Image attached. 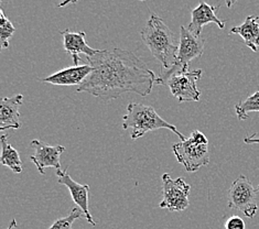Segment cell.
Listing matches in <instances>:
<instances>
[{"instance_id":"23","label":"cell","mask_w":259,"mask_h":229,"mask_svg":"<svg viewBox=\"0 0 259 229\" xmlns=\"http://www.w3.org/2000/svg\"><path fill=\"white\" fill-rule=\"evenodd\" d=\"M237 2V0H225V3H226V6H227V8H231L232 6L235 4Z\"/></svg>"},{"instance_id":"9","label":"cell","mask_w":259,"mask_h":229,"mask_svg":"<svg viewBox=\"0 0 259 229\" xmlns=\"http://www.w3.org/2000/svg\"><path fill=\"white\" fill-rule=\"evenodd\" d=\"M30 147L32 148L34 152L30 159L41 174H45L47 168H55L57 170L62 169L60 159L65 151L63 146H50L38 139H34L30 144Z\"/></svg>"},{"instance_id":"8","label":"cell","mask_w":259,"mask_h":229,"mask_svg":"<svg viewBox=\"0 0 259 229\" xmlns=\"http://www.w3.org/2000/svg\"><path fill=\"white\" fill-rule=\"evenodd\" d=\"M202 74V70L176 73L165 80L164 85L168 86L171 94L180 103L199 102L201 91L197 89L196 83Z\"/></svg>"},{"instance_id":"19","label":"cell","mask_w":259,"mask_h":229,"mask_svg":"<svg viewBox=\"0 0 259 229\" xmlns=\"http://www.w3.org/2000/svg\"><path fill=\"white\" fill-rule=\"evenodd\" d=\"M0 38H2L3 49L9 48V40L15 32V27L12 22L5 16L4 10H0Z\"/></svg>"},{"instance_id":"13","label":"cell","mask_w":259,"mask_h":229,"mask_svg":"<svg viewBox=\"0 0 259 229\" xmlns=\"http://www.w3.org/2000/svg\"><path fill=\"white\" fill-rule=\"evenodd\" d=\"M23 96L21 94L14 97H3L0 101V130L14 129L21 127L19 107L22 105Z\"/></svg>"},{"instance_id":"14","label":"cell","mask_w":259,"mask_h":229,"mask_svg":"<svg viewBox=\"0 0 259 229\" xmlns=\"http://www.w3.org/2000/svg\"><path fill=\"white\" fill-rule=\"evenodd\" d=\"M93 71V67L90 64H83L61 70L57 73L52 74L49 77L43 79L45 83L53 84V85H62V86H73L81 85L85 78L88 77Z\"/></svg>"},{"instance_id":"5","label":"cell","mask_w":259,"mask_h":229,"mask_svg":"<svg viewBox=\"0 0 259 229\" xmlns=\"http://www.w3.org/2000/svg\"><path fill=\"white\" fill-rule=\"evenodd\" d=\"M180 44H179L178 58L176 64L172 69L166 72H161V76L157 77L156 84L164 85L165 80L171 75L180 72H188L190 62L200 58L204 52V39L201 35H196L187 27L181 26L180 28Z\"/></svg>"},{"instance_id":"7","label":"cell","mask_w":259,"mask_h":229,"mask_svg":"<svg viewBox=\"0 0 259 229\" xmlns=\"http://www.w3.org/2000/svg\"><path fill=\"white\" fill-rule=\"evenodd\" d=\"M162 201L160 208H166L169 212H183L189 205V195L191 187L182 177L171 178L169 173L162 175Z\"/></svg>"},{"instance_id":"12","label":"cell","mask_w":259,"mask_h":229,"mask_svg":"<svg viewBox=\"0 0 259 229\" xmlns=\"http://www.w3.org/2000/svg\"><path fill=\"white\" fill-rule=\"evenodd\" d=\"M61 35L63 38V47L65 52L71 55L73 58L74 65H78V59L79 54H85L86 58L93 57L97 54L100 50H95V49L89 47L88 42L85 40V32H73L71 30H64L60 31Z\"/></svg>"},{"instance_id":"18","label":"cell","mask_w":259,"mask_h":229,"mask_svg":"<svg viewBox=\"0 0 259 229\" xmlns=\"http://www.w3.org/2000/svg\"><path fill=\"white\" fill-rule=\"evenodd\" d=\"M82 216H85L83 210L79 207H75L73 208L72 212L67 216H65V217L55 220L48 229H72L74 221L78 218H81Z\"/></svg>"},{"instance_id":"15","label":"cell","mask_w":259,"mask_h":229,"mask_svg":"<svg viewBox=\"0 0 259 229\" xmlns=\"http://www.w3.org/2000/svg\"><path fill=\"white\" fill-rule=\"evenodd\" d=\"M230 33L239 35L252 52H257L259 49V17L248 16L240 26L233 27Z\"/></svg>"},{"instance_id":"21","label":"cell","mask_w":259,"mask_h":229,"mask_svg":"<svg viewBox=\"0 0 259 229\" xmlns=\"http://www.w3.org/2000/svg\"><path fill=\"white\" fill-rule=\"evenodd\" d=\"M244 142L247 145H254V144L259 145V138H257L256 133H254L252 135H250V137H246L244 139Z\"/></svg>"},{"instance_id":"4","label":"cell","mask_w":259,"mask_h":229,"mask_svg":"<svg viewBox=\"0 0 259 229\" xmlns=\"http://www.w3.org/2000/svg\"><path fill=\"white\" fill-rule=\"evenodd\" d=\"M179 163L187 172H196L209 163L208 140L199 130H194L190 138L178 142L172 147Z\"/></svg>"},{"instance_id":"16","label":"cell","mask_w":259,"mask_h":229,"mask_svg":"<svg viewBox=\"0 0 259 229\" xmlns=\"http://www.w3.org/2000/svg\"><path fill=\"white\" fill-rule=\"evenodd\" d=\"M0 144H2V158L0 162L3 165L7 166L14 173L22 172V162L19 153L10 145L8 141V135L4 134L0 138Z\"/></svg>"},{"instance_id":"10","label":"cell","mask_w":259,"mask_h":229,"mask_svg":"<svg viewBox=\"0 0 259 229\" xmlns=\"http://www.w3.org/2000/svg\"><path fill=\"white\" fill-rule=\"evenodd\" d=\"M57 176L59 184H62L66 187L70 191V194L74 203L83 210L85 214V218L92 226H96V222L94 221L93 217L90 213L89 209V192H90V185L89 184H79L74 181L69 174L67 169L65 170H57Z\"/></svg>"},{"instance_id":"11","label":"cell","mask_w":259,"mask_h":229,"mask_svg":"<svg viewBox=\"0 0 259 229\" xmlns=\"http://www.w3.org/2000/svg\"><path fill=\"white\" fill-rule=\"evenodd\" d=\"M219 6H211L205 2L201 0L199 6L194 8L191 12V22L188 26V29L192 31L196 35H201L202 29L206 26L207 23H215L220 29L225 28V22L222 21L217 16V11Z\"/></svg>"},{"instance_id":"25","label":"cell","mask_w":259,"mask_h":229,"mask_svg":"<svg viewBox=\"0 0 259 229\" xmlns=\"http://www.w3.org/2000/svg\"><path fill=\"white\" fill-rule=\"evenodd\" d=\"M256 191H257V192H258V191H259V185H258V188H257V189H256Z\"/></svg>"},{"instance_id":"3","label":"cell","mask_w":259,"mask_h":229,"mask_svg":"<svg viewBox=\"0 0 259 229\" xmlns=\"http://www.w3.org/2000/svg\"><path fill=\"white\" fill-rule=\"evenodd\" d=\"M122 128L131 131L133 140H137L147 132L159 129H168L177 134L181 141L186 140V137L174 125L160 117L155 108L139 103L128 104L127 114L122 118Z\"/></svg>"},{"instance_id":"6","label":"cell","mask_w":259,"mask_h":229,"mask_svg":"<svg viewBox=\"0 0 259 229\" xmlns=\"http://www.w3.org/2000/svg\"><path fill=\"white\" fill-rule=\"evenodd\" d=\"M256 193L249 178L239 175L228 191V207L239 210L246 217L254 218L258 212Z\"/></svg>"},{"instance_id":"17","label":"cell","mask_w":259,"mask_h":229,"mask_svg":"<svg viewBox=\"0 0 259 229\" xmlns=\"http://www.w3.org/2000/svg\"><path fill=\"white\" fill-rule=\"evenodd\" d=\"M254 111H259V90L235 106V113L239 120H246L248 118V115Z\"/></svg>"},{"instance_id":"20","label":"cell","mask_w":259,"mask_h":229,"mask_svg":"<svg viewBox=\"0 0 259 229\" xmlns=\"http://www.w3.org/2000/svg\"><path fill=\"white\" fill-rule=\"evenodd\" d=\"M225 229H246L245 221L239 216H232L225 221Z\"/></svg>"},{"instance_id":"26","label":"cell","mask_w":259,"mask_h":229,"mask_svg":"<svg viewBox=\"0 0 259 229\" xmlns=\"http://www.w3.org/2000/svg\"><path fill=\"white\" fill-rule=\"evenodd\" d=\"M140 2H146V0H140Z\"/></svg>"},{"instance_id":"22","label":"cell","mask_w":259,"mask_h":229,"mask_svg":"<svg viewBox=\"0 0 259 229\" xmlns=\"http://www.w3.org/2000/svg\"><path fill=\"white\" fill-rule=\"evenodd\" d=\"M77 2H79V0H62V2H61V3L58 5V7H59V8H63V7H65V6H67V5L75 4V3H77Z\"/></svg>"},{"instance_id":"2","label":"cell","mask_w":259,"mask_h":229,"mask_svg":"<svg viewBox=\"0 0 259 229\" xmlns=\"http://www.w3.org/2000/svg\"><path fill=\"white\" fill-rule=\"evenodd\" d=\"M140 35L144 44L161 66V72L172 69L178 58L180 40H178L161 18L156 14H150L146 26L140 31Z\"/></svg>"},{"instance_id":"1","label":"cell","mask_w":259,"mask_h":229,"mask_svg":"<svg viewBox=\"0 0 259 229\" xmlns=\"http://www.w3.org/2000/svg\"><path fill=\"white\" fill-rule=\"evenodd\" d=\"M86 59L93 71L77 86V93H89L104 101L116 100L126 93L146 97L157 82L153 71L131 51L118 48L100 50Z\"/></svg>"},{"instance_id":"24","label":"cell","mask_w":259,"mask_h":229,"mask_svg":"<svg viewBox=\"0 0 259 229\" xmlns=\"http://www.w3.org/2000/svg\"><path fill=\"white\" fill-rule=\"evenodd\" d=\"M15 227H17V221H16V219L14 218L11 220V222H10V225H9V227L7 228V229H14Z\"/></svg>"}]
</instances>
